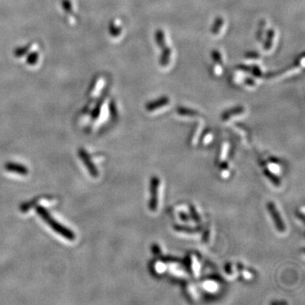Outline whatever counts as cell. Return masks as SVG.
<instances>
[{
    "label": "cell",
    "instance_id": "4",
    "mask_svg": "<svg viewBox=\"0 0 305 305\" xmlns=\"http://www.w3.org/2000/svg\"><path fill=\"white\" fill-rule=\"evenodd\" d=\"M159 187H160L159 178H153L151 181V199L149 201V207L152 211H154L155 209H157Z\"/></svg>",
    "mask_w": 305,
    "mask_h": 305
},
{
    "label": "cell",
    "instance_id": "2",
    "mask_svg": "<svg viewBox=\"0 0 305 305\" xmlns=\"http://www.w3.org/2000/svg\"><path fill=\"white\" fill-rule=\"evenodd\" d=\"M79 157L83 161V163L85 164L86 167L88 168V171H89L90 175L92 176V178H98L99 176V171L98 169L96 167L95 165L92 163V161H91V159L89 157L88 153L83 149V148H80L78 151Z\"/></svg>",
    "mask_w": 305,
    "mask_h": 305
},
{
    "label": "cell",
    "instance_id": "1",
    "mask_svg": "<svg viewBox=\"0 0 305 305\" xmlns=\"http://www.w3.org/2000/svg\"><path fill=\"white\" fill-rule=\"evenodd\" d=\"M36 213L39 215V216L43 219L47 225H49L53 230L54 232H55L56 233H58L60 236H62L63 237H65L66 239L70 240V241H73V240L76 239V235L71 231V230L66 228V227L62 226L61 224L58 222L57 220H54L50 212L42 206H37L36 208Z\"/></svg>",
    "mask_w": 305,
    "mask_h": 305
},
{
    "label": "cell",
    "instance_id": "5",
    "mask_svg": "<svg viewBox=\"0 0 305 305\" xmlns=\"http://www.w3.org/2000/svg\"><path fill=\"white\" fill-rule=\"evenodd\" d=\"M5 170L10 172H13V173H17V174L22 175V176H26L28 174V169L24 166L22 164H16V163H7L5 164Z\"/></svg>",
    "mask_w": 305,
    "mask_h": 305
},
{
    "label": "cell",
    "instance_id": "3",
    "mask_svg": "<svg viewBox=\"0 0 305 305\" xmlns=\"http://www.w3.org/2000/svg\"><path fill=\"white\" fill-rule=\"evenodd\" d=\"M267 207H268V210H269V214H270L271 216H272L273 220H274V222H275V225H276L277 230H278L279 232H281V233L285 232V226H284V223H283V221H282L279 212L276 210L275 204H274L272 202H269Z\"/></svg>",
    "mask_w": 305,
    "mask_h": 305
},
{
    "label": "cell",
    "instance_id": "6",
    "mask_svg": "<svg viewBox=\"0 0 305 305\" xmlns=\"http://www.w3.org/2000/svg\"><path fill=\"white\" fill-rule=\"evenodd\" d=\"M176 229L178 230L179 232H183V233H197L198 231L196 229H192V228H187L184 227H176Z\"/></svg>",
    "mask_w": 305,
    "mask_h": 305
}]
</instances>
